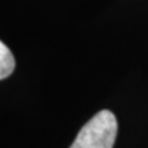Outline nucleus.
Wrapping results in <instances>:
<instances>
[{"label": "nucleus", "instance_id": "f257e3e1", "mask_svg": "<svg viewBox=\"0 0 148 148\" xmlns=\"http://www.w3.org/2000/svg\"><path fill=\"white\" fill-rule=\"evenodd\" d=\"M116 132L115 115L108 110H103L82 126L70 148H112Z\"/></svg>", "mask_w": 148, "mask_h": 148}, {"label": "nucleus", "instance_id": "f03ea898", "mask_svg": "<svg viewBox=\"0 0 148 148\" xmlns=\"http://www.w3.org/2000/svg\"><path fill=\"white\" fill-rule=\"evenodd\" d=\"M15 69V59L11 49L0 40V79L7 78Z\"/></svg>", "mask_w": 148, "mask_h": 148}]
</instances>
